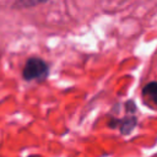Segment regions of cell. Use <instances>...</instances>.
<instances>
[{
  "mask_svg": "<svg viewBox=\"0 0 157 157\" xmlns=\"http://www.w3.org/2000/svg\"><path fill=\"white\" fill-rule=\"evenodd\" d=\"M49 0H17L13 4L15 9H28V7H33L37 6L39 4H44Z\"/></svg>",
  "mask_w": 157,
  "mask_h": 157,
  "instance_id": "obj_3",
  "label": "cell"
},
{
  "mask_svg": "<svg viewBox=\"0 0 157 157\" xmlns=\"http://www.w3.org/2000/svg\"><path fill=\"white\" fill-rule=\"evenodd\" d=\"M125 107H126L128 113H135L136 112V105H135V103L132 101H128L125 103Z\"/></svg>",
  "mask_w": 157,
  "mask_h": 157,
  "instance_id": "obj_5",
  "label": "cell"
},
{
  "mask_svg": "<svg viewBox=\"0 0 157 157\" xmlns=\"http://www.w3.org/2000/svg\"><path fill=\"white\" fill-rule=\"evenodd\" d=\"M49 75V66L47 61L38 56H31L26 60L22 69V77L25 81H43Z\"/></svg>",
  "mask_w": 157,
  "mask_h": 157,
  "instance_id": "obj_1",
  "label": "cell"
},
{
  "mask_svg": "<svg viewBox=\"0 0 157 157\" xmlns=\"http://www.w3.org/2000/svg\"><path fill=\"white\" fill-rule=\"evenodd\" d=\"M108 125L113 129H119V131L121 134H129L137 125V119L134 115H126L121 119L110 117L108 120Z\"/></svg>",
  "mask_w": 157,
  "mask_h": 157,
  "instance_id": "obj_2",
  "label": "cell"
},
{
  "mask_svg": "<svg viewBox=\"0 0 157 157\" xmlns=\"http://www.w3.org/2000/svg\"><path fill=\"white\" fill-rule=\"evenodd\" d=\"M142 94L144 96H147L150 98H152L153 96H156L157 94V82L156 81H152V82L147 83L142 88Z\"/></svg>",
  "mask_w": 157,
  "mask_h": 157,
  "instance_id": "obj_4",
  "label": "cell"
}]
</instances>
